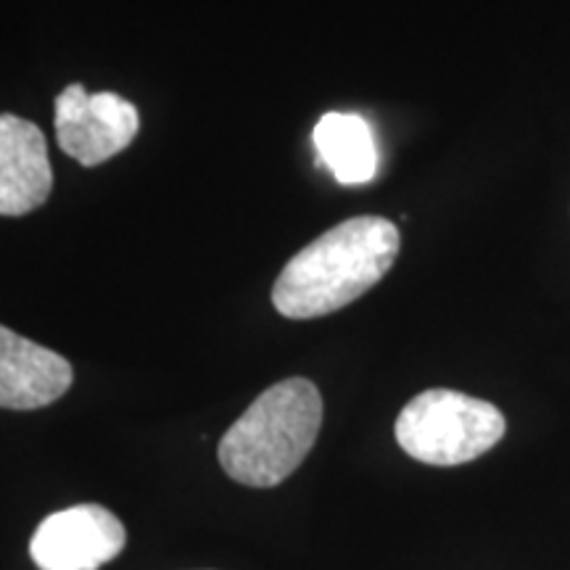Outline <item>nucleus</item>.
<instances>
[{
  "mask_svg": "<svg viewBox=\"0 0 570 570\" xmlns=\"http://www.w3.org/2000/svg\"><path fill=\"white\" fill-rule=\"evenodd\" d=\"M399 244V227L383 217H354L331 227L283 267L273 288L275 309L291 320L344 309L386 277Z\"/></svg>",
  "mask_w": 570,
  "mask_h": 570,
  "instance_id": "f257e3e1",
  "label": "nucleus"
},
{
  "mask_svg": "<svg viewBox=\"0 0 570 570\" xmlns=\"http://www.w3.org/2000/svg\"><path fill=\"white\" fill-rule=\"evenodd\" d=\"M323 425V396L306 377L275 383L227 428L219 465L233 481L254 489L277 487L302 465Z\"/></svg>",
  "mask_w": 570,
  "mask_h": 570,
  "instance_id": "f03ea898",
  "label": "nucleus"
},
{
  "mask_svg": "<svg viewBox=\"0 0 570 570\" xmlns=\"http://www.w3.org/2000/svg\"><path fill=\"white\" fill-rule=\"evenodd\" d=\"M396 441L412 460L452 468L479 460L508 431V420L491 402L460 391L431 389L399 412Z\"/></svg>",
  "mask_w": 570,
  "mask_h": 570,
  "instance_id": "7ed1b4c3",
  "label": "nucleus"
},
{
  "mask_svg": "<svg viewBox=\"0 0 570 570\" xmlns=\"http://www.w3.org/2000/svg\"><path fill=\"white\" fill-rule=\"evenodd\" d=\"M138 130V109L117 92H88L75 82L56 98V140L82 167H98L125 151Z\"/></svg>",
  "mask_w": 570,
  "mask_h": 570,
  "instance_id": "20e7f679",
  "label": "nucleus"
},
{
  "mask_svg": "<svg viewBox=\"0 0 570 570\" xmlns=\"http://www.w3.org/2000/svg\"><path fill=\"white\" fill-rule=\"evenodd\" d=\"M125 525L101 504H75L48 515L30 554L40 570H98L125 550Z\"/></svg>",
  "mask_w": 570,
  "mask_h": 570,
  "instance_id": "39448f33",
  "label": "nucleus"
},
{
  "mask_svg": "<svg viewBox=\"0 0 570 570\" xmlns=\"http://www.w3.org/2000/svg\"><path fill=\"white\" fill-rule=\"evenodd\" d=\"M53 188L46 135L30 119L0 114V217L40 209Z\"/></svg>",
  "mask_w": 570,
  "mask_h": 570,
  "instance_id": "423d86ee",
  "label": "nucleus"
},
{
  "mask_svg": "<svg viewBox=\"0 0 570 570\" xmlns=\"http://www.w3.org/2000/svg\"><path fill=\"white\" fill-rule=\"evenodd\" d=\"M75 370L61 354L0 325V407L40 410L67 394Z\"/></svg>",
  "mask_w": 570,
  "mask_h": 570,
  "instance_id": "0eeeda50",
  "label": "nucleus"
},
{
  "mask_svg": "<svg viewBox=\"0 0 570 570\" xmlns=\"http://www.w3.org/2000/svg\"><path fill=\"white\" fill-rule=\"evenodd\" d=\"M320 161L341 185H365L377 173V148L370 125L356 114L331 111L315 127Z\"/></svg>",
  "mask_w": 570,
  "mask_h": 570,
  "instance_id": "6e6552de",
  "label": "nucleus"
}]
</instances>
